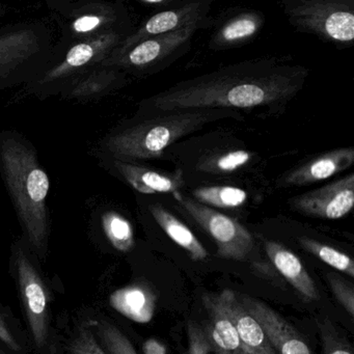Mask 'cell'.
Segmentation results:
<instances>
[{"label":"cell","instance_id":"obj_1","mask_svg":"<svg viewBox=\"0 0 354 354\" xmlns=\"http://www.w3.org/2000/svg\"><path fill=\"white\" fill-rule=\"evenodd\" d=\"M308 75L306 66L289 57L252 59L178 82L142 101L136 117L209 109L281 115L301 92Z\"/></svg>","mask_w":354,"mask_h":354},{"label":"cell","instance_id":"obj_2","mask_svg":"<svg viewBox=\"0 0 354 354\" xmlns=\"http://www.w3.org/2000/svg\"><path fill=\"white\" fill-rule=\"evenodd\" d=\"M0 171L19 218L22 237L43 264L48 256L50 236L48 175L32 145L14 132L0 133Z\"/></svg>","mask_w":354,"mask_h":354},{"label":"cell","instance_id":"obj_3","mask_svg":"<svg viewBox=\"0 0 354 354\" xmlns=\"http://www.w3.org/2000/svg\"><path fill=\"white\" fill-rule=\"evenodd\" d=\"M244 121L240 113L227 109H188L136 117L101 142L106 158L138 162L158 160L176 142L223 120Z\"/></svg>","mask_w":354,"mask_h":354},{"label":"cell","instance_id":"obj_4","mask_svg":"<svg viewBox=\"0 0 354 354\" xmlns=\"http://www.w3.org/2000/svg\"><path fill=\"white\" fill-rule=\"evenodd\" d=\"M161 160L173 163L189 187L234 185L258 175L263 167L259 153L223 130L184 138L167 149Z\"/></svg>","mask_w":354,"mask_h":354},{"label":"cell","instance_id":"obj_5","mask_svg":"<svg viewBox=\"0 0 354 354\" xmlns=\"http://www.w3.org/2000/svg\"><path fill=\"white\" fill-rule=\"evenodd\" d=\"M64 53L42 22L0 28V90L40 80Z\"/></svg>","mask_w":354,"mask_h":354},{"label":"cell","instance_id":"obj_6","mask_svg":"<svg viewBox=\"0 0 354 354\" xmlns=\"http://www.w3.org/2000/svg\"><path fill=\"white\" fill-rule=\"evenodd\" d=\"M10 274L17 290L32 353L48 354L55 317L53 294L43 273L42 263L22 236L11 246Z\"/></svg>","mask_w":354,"mask_h":354},{"label":"cell","instance_id":"obj_7","mask_svg":"<svg viewBox=\"0 0 354 354\" xmlns=\"http://www.w3.org/2000/svg\"><path fill=\"white\" fill-rule=\"evenodd\" d=\"M283 15L298 32L337 49L354 44V0H283Z\"/></svg>","mask_w":354,"mask_h":354},{"label":"cell","instance_id":"obj_8","mask_svg":"<svg viewBox=\"0 0 354 354\" xmlns=\"http://www.w3.org/2000/svg\"><path fill=\"white\" fill-rule=\"evenodd\" d=\"M128 35L111 32L73 43L40 80L28 88L39 95L65 94L80 78L98 69Z\"/></svg>","mask_w":354,"mask_h":354},{"label":"cell","instance_id":"obj_9","mask_svg":"<svg viewBox=\"0 0 354 354\" xmlns=\"http://www.w3.org/2000/svg\"><path fill=\"white\" fill-rule=\"evenodd\" d=\"M206 24H194L171 34L155 37L134 45L118 57H107L99 68H113L126 75H151L167 67L189 49L192 38Z\"/></svg>","mask_w":354,"mask_h":354},{"label":"cell","instance_id":"obj_10","mask_svg":"<svg viewBox=\"0 0 354 354\" xmlns=\"http://www.w3.org/2000/svg\"><path fill=\"white\" fill-rule=\"evenodd\" d=\"M176 208L196 221L217 245V254L231 260H243L254 248V238L237 219L194 201L183 192L171 194Z\"/></svg>","mask_w":354,"mask_h":354},{"label":"cell","instance_id":"obj_11","mask_svg":"<svg viewBox=\"0 0 354 354\" xmlns=\"http://www.w3.org/2000/svg\"><path fill=\"white\" fill-rule=\"evenodd\" d=\"M212 3V0H194L180 3L179 7L158 12L145 21L138 30L128 35L109 57L121 55L134 45L148 39L171 34L194 24H206Z\"/></svg>","mask_w":354,"mask_h":354},{"label":"cell","instance_id":"obj_12","mask_svg":"<svg viewBox=\"0 0 354 354\" xmlns=\"http://www.w3.org/2000/svg\"><path fill=\"white\" fill-rule=\"evenodd\" d=\"M292 210L322 219H339L351 212L354 206V175L344 176L316 189L290 198Z\"/></svg>","mask_w":354,"mask_h":354},{"label":"cell","instance_id":"obj_13","mask_svg":"<svg viewBox=\"0 0 354 354\" xmlns=\"http://www.w3.org/2000/svg\"><path fill=\"white\" fill-rule=\"evenodd\" d=\"M93 326L91 308L55 315L48 354H107Z\"/></svg>","mask_w":354,"mask_h":354},{"label":"cell","instance_id":"obj_14","mask_svg":"<svg viewBox=\"0 0 354 354\" xmlns=\"http://www.w3.org/2000/svg\"><path fill=\"white\" fill-rule=\"evenodd\" d=\"M69 24L64 34L63 44H73L99 35L111 32H126L124 8L107 3H84L70 9Z\"/></svg>","mask_w":354,"mask_h":354},{"label":"cell","instance_id":"obj_15","mask_svg":"<svg viewBox=\"0 0 354 354\" xmlns=\"http://www.w3.org/2000/svg\"><path fill=\"white\" fill-rule=\"evenodd\" d=\"M353 147L333 149L301 161L275 182L277 188L304 187L339 175L353 165Z\"/></svg>","mask_w":354,"mask_h":354},{"label":"cell","instance_id":"obj_16","mask_svg":"<svg viewBox=\"0 0 354 354\" xmlns=\"http://www.w3.org/2000/svg\"><path fill=\"white\" fill-rule=\"evenodd\" d=\"M203 304L208 313V323L203 329L211 350L215 354H246L230 312L227 289L204 294Z\"/></svg>","mask_w":354,"mask_h":354},{"label":"cell","instance_id":"obj_17","mask_svg":"<svg viewBox=\"0 0 354 354\" xmlns=\"http://www.w3.org/2000/svg\"><path fill=\"white\" fill-rule=\"evenodd\" d=\"M238 298L260 323L277 354H313L301 335L277 310L248 296Z\"/></svg>","mask_w":354,"mask_h":354},{"label":"cell","instance_id":"obj_18","mask_svg":"<svg viewBox=\"0 0 354 354\" xmlns=\"http://www.w3.org/2000/svg\"><path fill=\"white\" fill-rule=\"evenodd\" d=\"M111 171L122 181L142 194H173L186 187L181 173L160 171L138 162L107 158Z\"/></svg>","mask_w":354,"mask_h":354},{"label":"cell","instance_id":"obj_19","mask_svg":"<svg viewBox=\"0 0 354 354\" xmlns=\"http://www.w3.org/2000/svg\"><path fill=\"white\" fill-rule=\"evenodd\" d=\"M266 24V17L257 10H244L225 18L215 28L209 40V49L225 51L252 43Z\"/></svg>","mask_w":354,"mask_h":354},{"label":"cell","instance_id":"obj_20","mask_svg":"<svg viewBox=\"0 0 354 354\" xmlns=\"http://www.w3.org/2000/svg\"><path fill=\"white\" fill-rule=\"evenodd\" d=\"M265 250L269 260L286 281L308 300L318 298L316 285L297 256L281 243L267 241Z\"/></svg>","mask_w":354,"mask_h":354},{"label":"cell","instance_id":"obj_21","mask_svg":"<svg viewBox=\"0 0 354 354\" xmlns=\"http://www.w3.org/2000/svg\"><path fill=\"white\" fill-rule=\"evenodd\" d=\"M230 312L246 354H277L260 323L244 308L237 294L227 289Z\"/></svg>","mask_w":354,"mask_h":354},{"label":"cell","instance_id":"obj_22","mask_svg":"<svg viewBox=\"0 0 354 354\" xmlns=\"http://www.w3.org/2000/svg\"><path fill=\"white\" fill-rule=\"evenodd\" d=\"M111 306L127 318L138 323H148L156 310V295L142 283L128 286L111 295Z\"/></svg>","mask_w":354,"mask_h":354},{"label":"cell","instance_id":"obj_23","mask_svg":"<svg viewBox=\"0 0 354 354\" xmlns=\"http://www.w3.org/2000/svg\"><path fill=\"white\" fill-rule=\"evenodd\" d=\"M149 211L157 225L177 245L185 250L192 260L203 261L208 257L206 248L192 233V230L173 213L169 212L165 206L159 203H154L149 206Z\"/></svg>","mask_w":354,"mask_h":354},{"label":"cell","instance_id":"obj_24","mask_svg":"<svg viewBox=\"0 0 354 354\" xmlns=\"http://www.w3.org/2000/svg\"><path fill=\"white\" fill-rule=\"evenodd\" d=\"M200 204L221 210H236L248 204V190L236 185H203L189 187L188 194Z\"/></svg>","mask_w":354,"mask_h":354},{"label":"cell","instance_id":"obj_25","mask_svg":"<svg viewBox=\"0 0 354 354\" xmlns=\"http://www.w3.org/2000/svg\"><path fill=\"white\" fill-rule=\"evenodd\" d=\"M125 73L113 68H98L80 78L65 93L68 98H90L101 96L125 82Z\"/></svg>","mask_w":354,"mask_h":354},{"label":"cell","instance_id":"obj_26","mask_svg":"<svg viewBox=\"0 0 354 354\" xmlns=\"http://www.w3.org/2000/svg\"><path fill=\"white\" fill-rule=\"evenodd\" d=\"M95 335L107 354H138L124 331L106 316L91 308Z\"/></svg>","mask_w":354,"mask_h":354},{"label":"cell","instance_id":"obj_27","mask_svg":"<svg viewBox=\"0 0 354 354\" xmlns=\"http://www.w3.org/2000/svg\"><path fill=\"white\" fill-rule=\"evenodd\" d=\"M103 233L111 245L120 252H131L134 248V231L131 223L117 211L109 210L101 217Z\"/></svg>","mask_w":354,"mask_h":354},{"label":"cell","instance_id":"obj_28","mask_svg":"<svg viewBox=\"0 0 354 354\" xmlns=\"http://www.w3.org/2000/svg\"><path fill=\"white\" fill-rule=\"evenodd\" d=\"M0 342L18 354H32L26 329L15 318L11 308L0 306Z\"/></svg>","mask_w":354,"mask_h":354},{"label":"cell","instance_id":"obj_29","mask_svg":"<svg viewBox=\"0 0 354 354\" xmlns=\"http://www.w3.org/2000/svg\"><path fill=\"white\" fill-rule=\"evenodd\" d=\"M300 246L306 252L317 257L319 260L329 265L333 268L349 275L350 277H354V262L351 258L345 252H339L337 248L333 246L327 245L322 242L317 241L308 237H300L298 239Z\"/></svg>","mask_w":354,"mask_h":354},{"label":"cell","instance_id":"obj_30","mask_svg":"<svg viewBox=\"0 0 354 354\" xmlns=\"http://www.w3.org/2000/svg\"><path fill=\"white\" fill-rule=\"evenodd\" d=\"M328 283L337 301L345 308L350 316H354V291L353 288L342 277L335 274L328 275Z\"/></svg>","mask_w":354,"mask_h":354},{"label":"cell","instance_id":"obj_31","mask_svg":"<svg viewBox=\"0 0 354 354\" xmlns=\"http://www.w3.org/2000/svg\"><path fill=\"white\" fill-rule=\"evenodd\" d=\"M188 354H209L211 350L204 329L198 323L190 321L187 325Z\"/></svg>","mask_w":354,"mask_h":354},{"label":"cell","instance_id":"obj_32","mask_svg":"<svg viewBox=\"0 0 354 354\" xmlns=\"http://www.w3.org/2000/svg\"><path fill=\"white\" fill-rule=\"evenodd\" d=\"M322 341L324 354H352L350 346L329 327L322 329Z\"/></svg>","mask_w":354,"mask_h":354},{"label":"cell","instance_id":"obj_33","mask_svg":"<svg viewBox=\"0 0 354 354\" xmlns=\"http://www.w3.org/2000/svg\"><path fill=\"white\" fill-rule=\"evenodd\" d=\"M142 351L145 354H167V348L158 339H149L142 345Z\"/></svg>","mask_w":354,"mask_h":354},{"label":"cell","instance_id":"obj_34","mask_svg":"<svg viewBox=\"0 0 354 354\" xmlns=\"http://www.w3.org/2000/svg\"><path fill=\"white\" fill-rule=\"evenodd\" d=\"M142 5L148 6L151 9H169V7L175 5V0H142Z\"/></svg>","mask_w":354,"mask_h":354},{"label":"cell","instance_id":"obj_35","mask_svg":"<svg viewBox=\"0 0 354 354\" xmlns=\"http://www.w3.org/2000/svg\"><path fill=\"white\" fill-rule=\"evenodd\" d=\"M0 354H18L16 352L12 351L10 350L7 346L3 345L1 342H0Z\"/></svg>","mask_w":354,"mask_h":354},{"label":"cell","instance_id":"obj_36","mask_svg":"<svg viewBox=\"0 0 354 354\" xmlns=\"http://www.w3.org/2000/svg\"><path fill=\"white\" fill-rule=\"evenodd\" d=\"M6 12H7V8H6L5 6L0 5V17L5 15Z\"/></svg>","mask_w":354,"mask_h":354}]
</instances>
